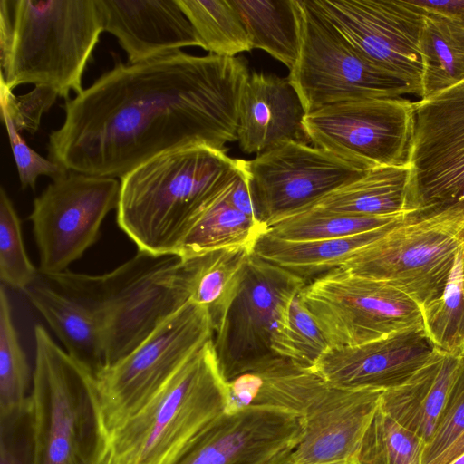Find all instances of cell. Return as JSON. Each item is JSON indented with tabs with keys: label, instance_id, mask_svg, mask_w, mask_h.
<instances>
[{
	"label": "cell",
	"instance_id": "obj_39",
	"mask_svg": "<svg viewBox=\"0 0 464 464\" xmlns=\"http://www.w3.org/2000/svg\"><path fill=\"white\" fill-rule=\"evenodd\" d=\"M464 433V361L450 387L437 426L424 445L421 464H431Z\"/></svg>",
	"mask_w": 464,
	"mask_h": 464
},
{
	"label": "cell",
	"instance_id": "obj_12",
	"mask_svg": "<svg viewBox=\"0 0 464 464\" xmlns=\"http://www.w3.org/2000/svg\"><path fill=\"white\" fill-rule=\"evenodd\" d=\"M414 102L366 98L341 102L307 113L310 143L364 169L407 165Z\"/></svg>",
	"mask_w": 464,
	"mask_h": 464
},
{
	"label": "cell",
	"instance_id": "obj_2",
	"mask_svg": "<svg viewBox=\"0 0 464 464\" xmlns=\"http://www.w3.org/2000/svg\"><path fill=\"white\" fill-rule=\"evenodd\" d=\"M207 146L158 155L120 179L117 223L140 251L177 255L204 206L236 175L239 159Z\"/></svg>",
	"mask_w": 464,
	"mask_h": 464
},
{
	"label": "cell",
	"instance_id": "obj_1",
	"mask_svg": "<svg viewBox=\"0 0 464 464\" xmlns=\"http://www.w3.org/2000/svg\"><path fill=\"white\" fill-rule=\"evenodd\" d=\"M249 74L242 58L181 50L135 63L118 60L65 101L48 157L69 171L121 179L177 149L227 150L237 140Z\"/></svg>",
	"mask_w": 464,
	"mask_h": 464
},
{
	"label": "cell",
	"instance_id": "obj_26",
	"mask_svg": "<svg viewBox=\"0 0 464 464\" xmlns=\"http://www.w3.org/2000/svg\"><path fill=\"white\" fill-rule=\"evenodd\" d=\"M404 220L351 237L323 240L289 241L275 237L266 231L256 241L253 254L303 277L324 275L338 268L358 250Z\"/></svg>",
	"mask_w": 464,
	"mask_h": 464
},
{
	"label": "cell",
	"instance_id": "obj_27",
	"mask_svg": "<svg viewBox=\"0 0 464 464\" xmlns=\"http://www.w3.org/2000/svg\"><path fill=\"white\" fill-rule=\"evenodd\" d=\"M236 175L198 214L177 256L191 258L223 248H253L257 238L267 231L265 223L238 211L229 202L228 195Z\"/></svg>",
	"mask_w": 464,
	"mask_h": 464
},
{
	"label": "cell",
	"instance_id": "obj_7",
	"mask_svg": "<svg viewBox=\"0 0 464 464\" xmlns=\"http://www.w3.org/2000/svg\"><path fill=\"white\" fill-rule=\"evenodd\" d=\"M464 240V210L411 217L351 256L338 268L385 282L420 308L443 292Z\"/></svg>",
	"mask_w": 464,
	"mask_h": 464
},
{
	"label": "cell",
	"instance_id": "obj_43",
	"mask_svg": "<svg viewBox=\"0 0 464 464\" xmlns=\"http://www.w3.org/2000/svg\"><path fill=\"white\" fill-rule=\"evenodd\" d=\"M412 2L426 13L439 14L464 23V0H412Z\"/></svg>",
	"mask_w": 464,
	"mask_h": 464
},
{
	"label": "cell",
	"instance_id": "obj_40",
	"mask_svg": "<svg viewBox=\"0 0 464 464\" xmlns=\"http://www.w3.org/2000/svg\"><path fill=\"white\" fill-rule=\"evenodd\" d=\"M58 97L57 92L44 86H34L25 94L14 95L0 81L1 111L8 115L20 133L25 131L34 134L43 115L51 109Z\"/></svg>",
	"mask_w": 464,
	"mask_h": 464
},
{
	"label": "cell",
	"instance_id": "obj_22",
	"mask_svg": "<svg viewBox=\"0 0 464 464\" xmlns=\"http://www.w3.org/2000/svg\"><path fill=\"white\" fill-rule=\"evenodd\" d=\"M226 412L265 409L302 417L330 386L314 369L275 357L227 382Z\"/></svg>",
	"mask_w": 464,
	"mask_h": 464
},
{
	"label": "cell",
	"instance_id": "obj_3",
	"mask_svg": "<svg viewBox=\"0 0 464 464\" xmlns=\"http://www.w3.org/2000/svg\"><path fill=\"white\" fill-rule=\"evenodd\" d=\"M104 32L98 0H1L0 81L48 87L69 99Z\"/></svg>",
	"mask_w": 464,
	"mask_h": 464
},
{
	"label": "cell",
	"instance_id": "obj_18",
	"mask_svg": "<svg viewBox=\"0 0 464 464\" xmlns=\"http://www.w3.org/2000/svg\"><path fill=\"white\" fill-rule=\"evenodd\" d=\"M301 433V418L292 414L265 409L225 412L174 464H253L294 449Z\"/></svg>",
	"mask_w": 464,
	"mask_h": 464
},
{
	"label": "cell",
	"instance_id": "obj_41",
	"mask_svg": "<svg viewBox=\"0 0 464 464\" xmlns=\"http://www.w3.org/2000/svg\"><path fill=\"white\" fill-rule=\"evenodd\" d=\"M2 120L8 132L13 156L23 188H30L34 190L40 176H48L52 179H55L69 171L59 163L45 159L32 150L24 140L6 113L2 112Z\"/></svg>",
	"mask_w": 464,
	"mask_h": 464
},
{
	"label": "cell",
	"instance_id": "obj_20",
	"mask_svg": "<svg viewBox=\"0 0 464 464\" xmlns=\"http://www.w3.org/2000/svg\"><path fill=\"white\" fill-rule=\"evenodd\" d=\"M104 32L116 37L130 63L199 46L177 0H98Z\"/></svg>",
	"mask_w": 464,
	"mask_h": 464
},
{
	"label": "cell",
	"instance_id": "obj_31",
	"mask_svg": "<svg viewBox=\"0 0 464 464\" xmlns=\"http://www.w3.org/2000/svg\"><path fill=\"white\" fill-rule=\"evenodd\" d=\"M253 248H223L188 258L189 301L207 307L212 320L235 288Z\"/></svg>",
	"mask_w": 464,
	"mask_h": 464
},
{
	"label": "cell",
	"instance_id": "obj_19",
	"mask_svg": "<svg viewBox=\"0 0 464 464\" xmlns=\"http://www.w3.org/2000/svg\"><path fill=\"white\" fill-rule=\"evenodd\" d=\"M381 391L329 386L301 417L295 464H352L379 406Z\"/></svg>",
	"mask_w": 464,
	"mask_h": 464
},
{
	"label": "cell",
	"instance_id": "obj_30",
	"mask_svg": "<svg viewBox=\"0 0 464 464\" xmlns=\"http://www.w3.org/2000/svg\"><path fill=\"white\" fill-rule=\"evenodd\" d=\"M197 34L201 48L225 57L250 52L251 41L229 0H177Z\"/></svg>",
	"mask_w": 464,
	"mask_h": 464
},
{
	"label": "cell",
	"instance_id": "obj_16",
	"mask_svg": "<svg viewBox=\"0 0 464 464\" xmlns=\"http://www.w3.org/2000/svg\"><path fill=\"white\" fill-rule=\"evenodd\" d=\"M254 205L267 227L311 208L368 171L323 149L284 142L244 160Z\"/></svg>",
	"mask_w": 464,
	"mask_h": 464
},
{
	"label": "cell",
	"instance_id": "obj_37",
	"mask_svg": "<svg viewBox=\"0 0 464 464\" xmlns=\"http://www.w3.org/2000/svg\"><path fill=\"white\" fill-rule=\"evenodd\" d=\"M40 277L29 259L22 234L21 220L2 187L0 189V279L2 285L24 292Z\"/></svg>",
	"mask_w": 464,
	"mask_h": 464
},
{
	"label": "cell",
	"instance_id": "obj_17",
	"mask_svg": "<svg viewBox=\"0 0 464 464\" xmlns=\"http://www.w3.org/2000/svg\"><path fill=\"white\" fill-rule=\"evenodd\" d=\"M434 351L424 325L417 324L363 344L330 347L313 369L334 388L385 392L407 381Z\"/></svg>",
	"mask_w": 464,
	"mask_h": 464
},
{
	"label": "cell",
	"instance_id": "obj_32",
	"mask_svg": "<svg viewBox=\"0 0 464 464\" xmlns=\"http://www.w3.org/2000/svg\"><path fill=\"white\" fill-rule=\"evenodd\" d=\"M420 309L434 348L464 358V240L442 294Z\"/></svg>",
	"mask_w": 464,
	"mask_h": 464
},
{
	"label": "cell",
	"instance_id": "obj_42",
	"mask_svg": "<svg viewBox=\"0 0 464 464\" xmlns=\"http://www.w3.org/2000/svg\"><path fill=\"white\" fill-rule=\"evenodd\" d=\"M228 200L238 211L261 221L253 202L248 178L244 167V160L239 159L238 170L232 182Z\"/></svg>",
	"mask_w": 464,
	"mask_h": 464
},
{
	"label": "cell",
	"instance_id": "obj_34",
	"mask_svg": "<svg viewBox=\"0 0 464 464\" xmlns=\"http://www.w3.org/2000/svg\"><path fill=\"white\" fill-rule=\"evenodd\" d=\"M34 369L20 343L6 287L0 288V412L23 405L31 396Z\"/></svg>",
	"mask_w": 464,
	"mask_h": 464
},
{
	"label": "cell",
	"instance_id": "obj_23",
	"mask_svg": "<svg viewBox=\"0 0 464 464\" xmlns=\"http://www.w3.org/2000/svg\"><path fill=\"white\" fill-rule=\"evenodd\" d=\"M463 361L464 358L435 349L407 381L382 392L380 409L426 444L433 434Z\"/></svg>",
	"mask_w": 464,
	"mask_h": 464
},
{
	"label": "cell",
	"instance_id": "obj_24",
	"mask_svg": "<svg viewBox=\"0 0 464 464\" xmlns=\"http://www.w3.org/2000/svg\"><path fill=\"white\" fill-rule=\"evenodd\" d=\"M65 347L94 377L107 367V343L98 317L84 304L40 277L24 292Z\"/></svg>",
	"mask_w": 464,
	"mask_h": 464
},
{
	"label": "cell",
	"instance_id": "obj_38",
	"mask_svg": "<svg viewBox=\"0 0 464 464\" xmlns=\"http://www.w3.org/2000/svg\"><path fill=\"white\" fill-rule=\"evenodd\" d=\"M0 464H36L31 396L23 405L0 412Z\"/></svg>",
	"mask_w": 464,
	"mask_h": 464
},
{
	"label": "cell",
	"instance_id": "obj_15",
	"mask_svg": "<svg viewBox=\"0 0 464 464\" xmlns=\"http://www.w3.org/2000/svg\"><path fill=\"white\" fill-rule=\"evenodd\" d=\"M359 53L422 97L420 37L426 12L412 0H304Z\"/></svg>",
	"mask_w": 464,
	"mask_h": 464
},
{
	"label": "cell",
	"instance_id": "obj_14",
	"mask_svg": "<svg viewBox=\"0 0 464 464\" xmlns=\"http://www.w3.org/2000/svg\"><path fill=\"white\" fill-rule=\"evenodd\" d=\"M120 188L114 178L68 171L34 198L29 219L41 276L68 270L98 240L103 219L118 207Z\"/></svg>",
	"mask_w": 464,
	"mask_h": 464
},
{
	"label": "cell",
	"instance_id": "obj_25",
	"mask_svg": "<svg viewBox=\"0 0 464 464\" xmlns=\"http://www.w3.org/2000/svg\"><path fill=\"white\" fill-rule=\"evenodd\" d=\"M311 208L360 217L420 215L411 198L408 164L369 169L357 179L329 193Z\"/></svg>",
	"mask_w": 464,
	"mask_h": 464
},
{
	"label": "cell",
	"instance_id": "obj_28",
	"mask_svg": "<svg viewBox=\"0 0 464 464\" xmlns=\"http://www.w3.org/2000/svg\"><path fill=\"white\" fill-rule=\"evenodd\" d=\"M239 14L252 48L261 49L290 70L301 47L299 0H229Z\"/></svg>",
	"mask_w": 464,
	"mask_h": 464
},
{
	"label": "cell",
	"instance_id": "obj_44",
	"mask_svg": "<svg viewBox=\"0 0 464 464\" xmlns=\"http://www.w3.org/2000/svg\"><path fill=\"white\" fill-rule=\"evenodd\" d=\"M464 453V433L431 464H450Z\"/></svg>",
	"mask_w": 464,
	"mask_h": 464
},
{
	"label": "cell",
	"instance_id": "obj_11",
	"mask_svg": "<svg viewBox=\"0 0 464 464\" xmlns=\"http://www.w3.org/2000/svg\"><path fill=\"white\" fill-rule=\"evenodd\" d=\"M331 347L363 344L423 324L419 304L379 280L333 269L298 294Z\"/></svg>",
	"mask_w": 464,
	"mask_h": 464
},
{
	"label": "cell",
	"instance_id": "obj_29",
	"mask_svg": "<svg viewBox=\"0 0 464 464\" xmlns=\"http://www.w3.org/2000/svg\"><path fill=\"white\" fill-rule=\"evenodd\" d=\"M421 99L464 82V23L426 13L420 37Z\"/></svg>",
	"mask_w": 464,
	"mask_h": 464
},
{
	"label": "cell",
	"instance_id": "obj_10",
	"mask_svg": "<svg viewBox=\"0 0 464 464\" xmlns=\"http://www.w3.org/2000/svg\"><path fill=\"white\" fill-rule=\"evenodd\" d=\"M299 5L301 47L287 78L306 114L341 102L415 95L409 84L359 53L304 0Z\"/></svg>",
	"mask_w": 464,
	"mask_h": 464
},
{
	"label": "cell",
	"instance_id": "obj_46",
	"mask_svg": "<svg viewBox=\"0 0 464 464\" xmlns=\"http://www.w3.org/2000/svg\"><path fill=\"white\" fill-rule=\"evenodd\" d=\"M106 464H116L114 459H113V458H112V456H111V454L110 455V458H109V459H108Z\"/></svg>",
	"mask_w": 464,
	"mask_h": 464
},
{
	"label": "cell",
	"instance_id": "obj_6",
	"mask_svg": "<svg viewBox=\"0 0 464 464\" xmlns=\"http://www.w3.org/2000/svg\"><path fill=\"white\" fill-rule=\"evenodd\" d=\"M226 406L227 383L212 339L111 433V454L116 464H174Z\"/></svg>",
	"mask_w": 464,
	"mask_h": 464
},
{
	"label": "cell",
	"instance_id": "obj_8",
	"mask_svg": "<svg viewBox=\"0 0 464 464\" xmlns=\"http://www.w3.org/2000/svg\"><path fill=\"white\" fill-rule=\"evenodd\" d=\"M304 277L252 254L230 295L213 318V346L227 382L276 355L275 332L287 320Z\"/></svg>",
	"mask_w": 464,
	"mask_h": 464
},
{
	"label": "cell",
	"instance_id": "obj_45",
	"mask_svg": "<svg viewBox=\"0 0 464 464\" xmlns=\"http://www.w3.org/2000/svg\"><path fill=\"white\" fill-rule=\"evenodd\" d=\"M450 464H464V453L453 460Z\"/></svg>",
	"mask_w": 464,
	"mask_h": 464
},
{
	"label": "cell",
	"instance_id": "obj_33",
	"mask_svg": "<svg viewBox=\"0 0 464 464\" xmlns=\"http://www.w3.org/2000/svg\"><path fill=\"white\" fill-rule=\"evenodd\" d=\"M411 217L414 216L360 217L309 208L271 223L267 233L289 241L333 239L365 233Z\"/></svg>",
	"mask_w": 464,
	"mask_h": 464
},
{
	"label": "cell",
	"instance_id": "obj_5",
	"mask_svg": "<svg viewBox=\"0 0 464 464\" xmlns=\"http://www.w3.org/2000/svg\"><path fill=\"white\" fill-rule=\"evenodd\" d=\"M31 399L36 464H106L111 452L95 377L34 327Z\"/></svg>",
	"mask_w": 464,
	"mask_h": 464
},
{
	"label": "cell",
	"instance_id": "obj_21",
	"mask_svg": "<svg viewBox=\"0 0 464 464\" xmlns=\"http://www.w3.org/2000/svg\"><path fill=\"white\" fill-rule=\"evenodd\" d=\"M305 115L288 78L252 72L239 111L237 141L241 150L259 155L287 141L309 145L303 124Z\"/></svg>",
	"mask_w": 464,
	"mask_h": 464
},
{
	"label": "cell",
	"instance_id": "obj_35",
	"mask_svg": "<svg viewBox=\"0 0 464 464\" xmlns=\"http://www.w3.org/2000/svg\"><path fill=\"white\" fill-rule=\"evenodd\" d=\"M424 445L378 406L352 464H421Z\"/></svg>",
	"mask_w": 464,
	"mask_h": 464
},
{
	"label": "cell",
	"instance_id": "obj_36",
	"mask_svg": "<svg viewBox=\"0 0 464 464\" xmlns=\"http://www.w3.org/2000/svg\"><path fill=\"white\" fill-rule=\"evenodd\" d=\"M330 347L325 335L297 295L291 303L286 322L273 335V353L313 369Z\"/></svg>",
	"mask_w": 464,
	"mask_h": 464
},
{
	"label": "cell",
	"instance_id": "obj_4",
	"mask_svg": "<svg viewBox=\"0 0 464 464\" xmlns=\"http://www.w3.org/2000/svg\"><path fill=\"white\" fill-rule=\"evenodd\" d=\"M41 277L98 317L106 337L107 366L132 352L189 301V260L177 255L138 250L103 275L66 270Z\"/></svg>",
	"mask_w": 464,
	"mask_h": 464
},
{
	"label": "cell",
	"instance_id": "obj_13",
	"mask_svg": "<svg viewBox=\"0 0 464 464\" xmlns=\"http://www.w3.org/2000/svg\"><path fill=\"white\" fill-rule=\"evenodd\" d=\"M410 193L418 212L464 210V82L414 102Z\"/></svg>",
	"mask_w": 464,
	"mask_h": 464
},
{
	"label": "cell",
	"instance_id": "obj_9",
	"mask_svg": "<svg viewBox=\"0 0 464 464\" xmlns=\"http://www.w3.org/2000/svg\"><path fill=\"white\" fill-rule=\"evenodd\" d=\"M213 336L208 309L188 301L132 352L100 372L95 376L96 388L111 436Z\"/></svg>",
	"mask_w": 464,
	"mask_h": 464
}]
</instances>
